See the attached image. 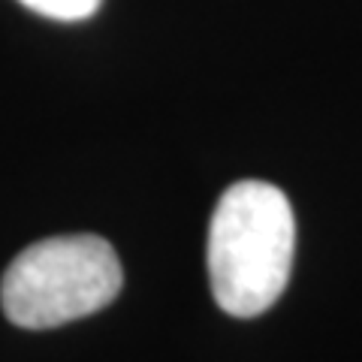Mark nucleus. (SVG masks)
Segmentation results:
<instances>
[{
    "label": "nucleus",
    "mask_w": 362,
    "mask_h": 362,
    "mask_svg": "<svg viewBox=\"0 0 362 362\" xmlns=\"http://www.w3.org/2000/svg\"><path fill=\"white\" fill-rule=\"evenodd\" d=\"M18 4L54 21H82L94 16L103 0H18Z\"/></svg>",
    "instance_id": "nucleus-3"
},
{
    "label": "nucleus",
    "mask_w": 362,
    "mask_h": 362,
    "mask_svg": "<svg viewBox=\"0 0 362 362\" xmlns=\"http://www.w3.org/2000/svg\"><path fill=\"white\" fill-rule=\"evenodd\" d=\"M296 251V221L284 190L235 181L209 226V281L214 302L233 317H257L284 293Z\"/></svg>",
    "instance_id": "nucleus-1"
},
{
    "label": "nucleus",
    "mask_w": 362,
    "mask_h": 362,
    "mask_svg": "<svg viewBox=\"0 0 362 362\" xmlns=\"http://www.w3.org/2000/svg\"><path fill=\"white\" fill-rule=\"evenodd\" d=\"M121 259L100 235H54L25 247L0 281V305L16 326L52 329L106 308L121 293Z\"/></svg>",
    "instance_id": "nucleus-2"
}]
</instances>
